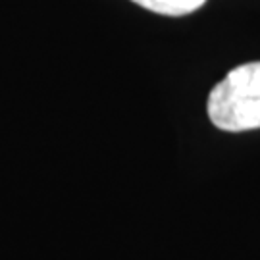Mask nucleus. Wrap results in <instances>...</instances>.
Segmentation results:
<instances>
[{
    "instance_id": "nucleus-2",
    "label": "nucleus",
    "mask_w": 260,
    "mask_h": 260,
    "mask_svg": "<svg viewBox=\"0 0 260 260\" xmlns=\"http://www.w3.org/2000/svg\"><path fill=\"white\" fill-rule=\"evenodd\" d=\"M131 2H135L141 8L150 10L154 14L179 18V16H187V14L197 12L206 0H131Z\"/></svg>"
},
{
    "instance_id": "nucleus-1",
    "label": "nucleus",
    "mask_w": 260,
    "mask_h": 260,
    "mask_svg": "<svg viewBox=\"0 0 260 260\" xmlns=\"http://www.w3.org/2000/svg\"><path fill=\"white\" fill-rule=\"evenodd\" d=\"M208 118L218 129L237 133L260 127V62L233 68L208 94Z\"/></svg>"
}]
</instances>
